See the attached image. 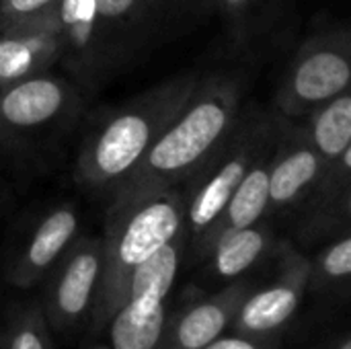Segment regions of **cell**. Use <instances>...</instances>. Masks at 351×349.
<instances>
[{
	"mask_svg": "<svg viewBox=\"0 0 351 349\" xmlns=\"http://www.w3.org/2000/svg\"><path fill=\"white\" fill-rule=\"evenodd\" d=\"M245 91L247 82L239 74L199 76L185 105L111 200L119 202L171 187L181 189L237 125Z\"/></svg>",
	"mask_w": 351,
	"mask_h": 349,
	"instance_id": "cell-1",
	"label": "cell"
},
{
	"mask_svg": "<svg viewBox=\"0 0 351 349\" xmlns=\"http://www.w3.org/2000/svg\"><path fill=\"white\" fill-rule=\"evenodd\" d=\"M197 78L187 72L167 78L103 117L80 144L74 167L78 185L113 197L185 105Z\"/></svg>",
	"mask_w": 351,
	"mask_h": 349,
	"instance_id": "cell-2",
	"label": "cell"
},
{
	"mask_svg": "<svg viewBox=\"0 0 351 349\" xmlns=\"http://www.w3.org/2000/svg\"><path fill=\"white\" fill-rule=\"evenodd\" d=\"M185 228L183 193L177 187L111 202L105 222L103 269L88 329L101 335L119 309L132 274Z\"/></svg>",
	"mask_w": 351,
	"mask_h": 349,
	"instance_id": "cell-3",
	"label": "cell"
},
{
	"mask_svg": "<svg viewBox=\"0 0 351 349\" xmlns=\"http://www.w3.org/2000/svg\"><path fill=\"white\" fill-rule=\"evenodd\" d=\"M280 117L276 113L243 111L226 140L183 183L187 245L208 230L224 210L255 158L278 140Z\"/></svg>",
	"mask_w": 351,
	"mask_h": 349,
	"instance_id": "cell-4",
	"label": "cell"
},
{
	"mask_svg": "<svg viewBox=\"0 0 351 349\" xmlns=\"http://www.w3.org/2000/svg\"><path fill=\"white\" fill-rule=\"evenodd\" d=\"M185 249L187 232L183 228L132 274L125 296L107 325L111 349L158 348L169 319L167 300L175 286Z\"/></svg>",
	"mask_w": 351,
	"mask_h": 349,
	"instance_id": "cell-5",
	"label": "cell"
},
{
	"mask_svg": "<svg viewBox=\"0 0 351 349\" xmlns=\"http://www.w3.org/2000/svg\"><path fill=\"white\" fill-rule=\"evenodd\" d=\"M351 37L346 27L311 35L294 53L274 97L276 115L304 119L313 109L350 91Z\"/></svg>",
	"mask_w": 351,
	"mask_h": 349,
	"instance_id": "cell-6",
	"label": "cell"
},
{
	"mask_svg": "<svg viewBox=\"0 0 351 349\" xmlns=\"http://www.w3.org/2000/svg\"><path fill=\"white\" fill-rule=\"evenodd\" d=\"M103 269L101 237L78 234L45 276L41 309L51 333L70 335L88 325Z\"/></svg>",
	"mask_w": 351,
	"mask_h": 349,
	"instance_id": "cell-7",
	"label": "cell"
},
{
	"mask_svg": "<svg viewBox=\"0 0 351 349\" xmlns=\"http://www.w3.org/2000/svg\"><path fill=\"white\" fill-rule=\"evenodd\" d=\"M80 234V216L74 204L62 202L43 210L21 226L0 257L2 280L16 290L39 286L68 247Z\"/></svg>",
	"mask_w": 351,
	"mask_h": 349,
	"instance_id": "cell-8",
	"label": "cell"
},
{
	"mask_svg": "<svg viewBox=\"0 0 351 349\" xmlns=\"http://www.w3.org/2000/svg\"><path fill=\"white\" fill-rule=\"evenodd\" d=\"M274 255L278 257L276 278L263 288L253 286L230 323L239 335L278 339L308 294V257L292 241H278Z\"/></svg>",
	"mask_w": 351,
	"mask_h": 349,
	"instance_id": "cell-9",
	"label": "cell"
},
{
	"mask_svg": "<svg viewBox=\"0 0 351 349\" xmlns=\"http://www.w3.org/2000/svg\"><path fill=\"white\" fill-rule=\"evenodd\" d=\"M76 103V88L49 72L0 88V144L33 138L64 119Z\"/></svg>",
	"mask_w": 351,
	"mask_h": 349,
	"instance_id": "cell-10",
	"label": "cell"
},
{
	"mask_svg": "<svg viewBox=\"0 0 351 349\" xmlns=\"http://www.w3.org/2000/svg\"><path fill=\"white\" fill-rule=\"evenodd\" d=\"M325 169L327 160L308 144L298 123L280 117V134L269 163L267 218L298 214L315 193Z\"/></svg>",
	"mask_w": 351,
	"mask_h": 349,
	"instance_id": "cell-11",
	"label": "cell"
},
{
	"mask_svg": "<svg viewBox=\"0 0 351 349\" xmlns=\"http://www.w3.org/2000/svg\"><path fill=\"white\" fill-rule=\"evenodd\" d=\"M56 8L43 16L0 27V88L49 72L60 62Z\"/></svg>",
	"mask_w": 351,
	"mask_h": 349,
	"instance_id": "cell-12",
	"label": "cell"
},
{
	"mask_svg": "<svg viewBox=\"0 0 351 349\" xmlns=\"http://www.w3.org/2000/svg\"><path fill=\"white\" fill-rule=\"evenodd\" d=\"M253 290L245 278L228 282L212 296L189 302L173 317L169 315L156 349H204L230 327L241 302Z\"/></svg>",
	"mask_w": 351,
	"mask_h": 349,
	"instance_id": "cell-13",
	"label": "cell"
},
{
	"mask_svg": "<svg viewBox=\"0 0 351 349\" xmlns=\"http://www.w3.org/2000/svg\"><path fill=\"white\" fill-rule=\"evenodd\" d=\"M56 19L60 29V62L84 84L103 80L113 62L101 35L95 0H58Z\"/></svg>",
	"mask_w": 351,
	"mask_h": 349,
	"instance_id": "cell-14",
	"label": "cell"
},
{
	"mask_svg": "<svg viewBox=\"0 0 351 349\" xmlns=\"http://www.w3.org/2000/svg\"><path fill=\"white\" fill-rule=\"evenodd\" d=\"M350 224L351 150L327 163L315 193L296 214L294 234L298 243L313 247L323 245L337 234L350 232Z\"/></svg>",
	"mask_w": 351,
	"mask_h": 349,
	"instance_id": "cell-15",
	"label": "cell"
},
{
	"mask_svg": "<svg viewBox=\"0 0 351 349\" xmlns=\"http://www.w3.org/2000/svg\"><path fill=\"white\" fill-rule=\"evenodd\" d=\"M274 146H267L251 165L247 175L243 177L241 185L218 214V218L208 226V230L191 245L195 257L204 259L210 249L230 232L243 230L247 226L257 224L259 220L267 218L269 208V163L274 154Z\"/></svg>",
	"mask_w": 351,
	"mask_h": 349,
	"instance_id": "cell-16",
	"label": "cell"
},
{
	"mask_svg": "<svg viewBox=\"0 0 351 349\" xmlns=\"http://www.w3.org/2000/svg\"><path fill=\"white\" fill-rule=\"evenodd\" d=\"M278 237L269 218L259 220L253 226L230 232L220 239L210 253L204 257L208 272L214 280L234 282L247 272L257 267L261 261L274 255L278 247Z\"/></svg>",
	"mask_w": 351,
	"mask_h": 349,
	"instance_id": "cell-17",
	"label": "cell"
},
{
	"mask_svg": "<svg viewBox=\"0 0 351 349\" xmlns=\"http://www.w3.org/2000/svg\"><path fill=\"white\" fill-rule=\"evenodd\" d=\"M308 144L329 163L351 150V95L350 91L329 99L296 121Z\"/></svg>",
	"mask_w": 351,
	"mask_h": 349,
	"instance_id": "cell-18",
	"label": "cell"
},
{
	"mask_svg": "<svg viewBox=\"0 0 351 349\" xmlns=\"http://www.w3.org/2000/svg\"><path fill=\"white\" fill-rule=\"evenodd\" d=\"M101 35L113 66L140 43L152 0H95Z\"/></svg>",
	"mask_w": 351,
	"mask_h": 349,
	"instance_id": "cell-19",
	"label": "cell"
},
{
	"mask_svg": "<svg viewBox=\"0 0 351 349\" xmlns=\"http://www.w3.org/2000/svg\"><path fill=\"white\" fill-rule=\"evenodd\" d=\"M351 280V232L323 243L308 257V286L315 296H348Z\"/></svg>",
	"mask_w": 351,
	"mask_h": 349,
	"instance_id": "cell-20",
	"label": "cell"
},
{
	"mask_svg": "<svg viewBox=\"0 0 351 349\" xmlns=\"http://www.w3.org/2000/svg\"><path fill=\"white\" fill-rule=\"evenodd\" d=\"M0 349H51V329L39 300L14 302L2 313Z\"/></svg>",
	"mask_w": 351,
	"mask_h": 349,
	"instance_id": "cell-21",
	"label": "cell"
},
{
	"mask_svg": "<svg viewBox=\"0 0 351 349\" xmlns=\"http://www.w3.org/2000/svg\"><path fill=\"white\" fill-rule=\"evenodd\" d=\"M56 4L58 0H0V27L43 16L51 12Z\"/></svg>",
	"mask_w": 351,
	"mask_h": 349,
	"instance_id": "cell-22",
	"label": "cell"
},
{
	"mask_svg": "<svg viewBox=\"0 0 351 349\" xmlns=\"http://www.w3.org/2000/svg\"><path fill=\"white\" fill-rule=\"evenodd\" d=\"M204 349H278V339H255L247 335H220Z\"/></svg>",
	"mask_w": 351,
	"mask_h": 349,
	"instance_id": "cell-23",
	"label": "cell"
},
{
	"mask_svg": "<svg viewBox=\"0 0 351 349\" xmlns=\"http://www.w3.org/2000/svg\"><path fill=\"white\" fill-rule=\"evenodd\" d=\"M210 2H214L222 12H226L234 19H243V16H249L261 8L269 6L276 0H210Z\"/></svg>",
	"mask_w": 351,
	"mask_h": 349,
	"instance_id": "cell-24",
	"label": "cell"
},
{
	"mask_svg": "<svg viewBox=\"0 0 351 349\" xmlns=\"http://www.w3.org/2000/svg\"><path fill=\"white\" fill-rule=\"evenodd\" d=\"M90 349H111V346L109 344H95Z\"/></svg>",
	"mask_w": 351,
	"mask_h": 349,
	"instance_id": "cell-25",
	"label": "cell"
},
{
	"mask_svg": "<svg viewBox=\"0 0 351 349\" xmlns=\"http://www.w3.org/2000/svg\"><path fill=\"white\" fill-rule=\"evenodd\" d=\"M152 2H154V0H152Z\"/></svg>",
	"mask_w": 351,
	"mask_h": 349,
	"instance_id": "cell-26",
	"label": "cell"
}]
</instances>
